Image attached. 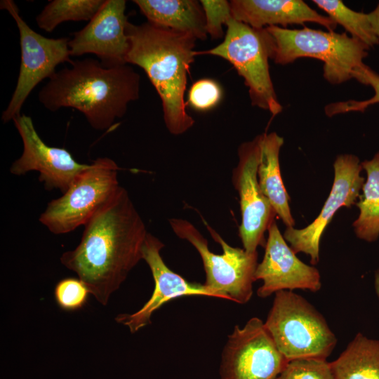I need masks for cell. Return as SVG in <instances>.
Listing matches in <instances>:
<instances>
[{"instance_id": "obj_1", "label": "cell", "mask_w": 379, "mask_h": 379, "mask_svg": "<svg viewBox=\"0 0 379 379\" xmlns=\"http://www.w3.org/2000/svg\"><path fill=\"white\" fill-rule=\"evenodd\" d=\"M127 190L116 193L85 224L78 246L62 253L61 263L75 272L102 305L142 260L147 234Z\"/></svg>"}, {"instance_id": "obj_2", "label": "cell", "mask_w": 379, "mask_h": 379, "mask_svg": "<svg viewBox=\"0 0 379 379\" xmlns=\"http://www.w3.org/2000/svg\"><path fill=\"white\" fill-rule=\"evenodd\" d=\"M140 75L128 64L104 67L93 58L71 62L55 72L40 90L39 102L48 110L72 107L82 113L92 128L107 130L139 98Z\"/></svg>"}, {"instance_id": "obj_3", "label": "cell", "mask_w": 379, "mask_h": 379, "mask_svg": "<svg viewBox=\"0 0 379 379\" xmlns=\"http://www.w3.org/2000/svg\"><path fill=\"white\" fill-rule=\"evenodd\" d=\"M129 49L127 64L142 68L156 89L162 104L168 131L180 135L194 124L186 110L187 76L195 56L192 34L144 22L126 26Z\"/></svg>"}, {"instance_id": "obj_4", "label": "cell", "mask_w": 379, "mask_h": 379, "mask_svg": "<svg viewBox=\"0 0 379 379\" xmlns=\"http://www.w3.org/2000/svg\"><path fill=\"white\" fill-rule=\"evenodd\" d=\"M271 39V59L286 65L300 58H312L324 62L323 76L331 84L353 79L354 71L364 63L369 47L345 32H324L304 27L288 29L267 27Z\"/></svg>"}, {"instance_id": "obj_5", "label": "cell", "mask_w": 379, "mask_h": 379, "mask_svg": "<svg viewBox=\"0 0 379 379\" xmlns=\"http://www.w3.org/2000/svg\"><path fill=\"white\" fill-rule=\"evenodd\" d=\"M264 324L277 347L288 361L326 360L337 345V338L323 315L293 291L274 293Z\"/></svg>"}, {"instance_id": "obj_6", "label": "cell", "mask_w": 379, "mask_h": 379, "mask_svg": "<svg viewBox=\"0 0 379 379\" xmlns=\"http://www.w3.org/2000/svg\"><path fill=\"white\" fill-rule=\"evenodd\" d=\"M223 41L213 48L195 51L197 55H211L230 62L248 88L253 106L276 116L282 106L270 73V36L265 29H255L233 18L227 24Z\"/></svg>"}, {"instance_id": "obj_7", "label": "cell", "mask_w": 379, "mask_h": 379, "mask_svg": "<svg viewBox=\"0 0 379 379\" xmlns=\"http://www.w3.org/2000/svg\"><path fill=\"white\" fill-rule=\"evenodd\" d=\"M169 224L180 239L189 241L199 253L205 273L207 288L218 293L220 298L239 304L247 303L253 295V284L258 265V251L248 253L244 248L232 247L205 222L213 239L223 251L215 254L208 248V241L189 221L171 218Z\"/></svg>"}, {"instance_id": "obj_8", "label": "cell", "mask_w": 379, "mask_h": 379, "mask_svg": "<svg viewBox=\"0 0 379 379\" xmlns=\"http://www.w3.org/2000/svg\"><path fill=\"white\" fill-rule=\"evenodd\" d=\"M111 159L98 158L79 173L63 194L50 201L40 222L55 234L72 232L85 224L118 190V171Z\"/></svg>"}, {"instance_id": "obj_9", "label": "cell", "mask_w": 379, "mask_h": 379, "mask_svg": "<svg viewBox=\"0 0 379 379\" xmlns=\"http://www.w3.org/2000/svg\"><path fill=\"white\" fill-rule=\"evenodd\" d=\"M0 8L7 11L16 23L20 35L21 61L17 84L1 119L6 123L21 114L22 107L33 89L49 79L56 67L69 59L68 37H45L32 29L20 15L12 0L1 1Z\"/></svg>"}, {"instance_id": "obj_10", "label": "cell", "mask_w": 379, "mask_h": 379, "mask_svg": "<svg viewBox=\"0 0 379 379\" xmlns=\"http://www.w3.org/2000/svg\"><path fill=\"white\" fill-rule=\"evenodd\" d=\"M258 317L228 335L220 364L221 379H277L288 363Z\"/></svg>"}, {"instance_id": "obj_11", "label": "cell", "mask_w": 379, "mask_h": 379, "mask_svg": "<svg viewBox=\"0 0 379 379\" xmlns=\"http://www.w3.org/2000/svg\"><path fill=\"white\" fill-rule=\"evenodd\" d=\"M239 161L232 171V184L238 192L241 214L239 236L244 249L257 252L259 246L266 244L265 238L277 215L258 182V168L260 157V135L241 143L238 148Z\"/></svg>"}, {"instance_id": "obj_12", "label": "cell", "mask_w": 379, "mask_h": 379, "mask_svg": "<svg viewBox=\"0 0 379 379\" xmlns=\"http://www.w3.org/2000/svg\"><path fill=\"white\" fill-rule=\"evenodd\" d=\"M333 169V185L318 216L304 228L286 227L283 234L295 253L310 255L313 265L319 261L320 241L326 227L339 208L356 204L364 183V178L361 175L363 168L356 155H338Z\"/></svg>"}, {"instance_id": "obj_13", "label": "cell", "mask_w": 379, "mask_h": 379, "mask_svg": "<svg viewBox=\"0 0 379 379\" xmlns=\"http://www.w3.org/2000/svg\"><path fill=\"white\" fill-rule=\"evenodd\" d=\"M13 121L22 140L23 151L13 162L10 172L21 175L38 171L39 180L46 190L57 189L64 193L74 178L89 164L78 162L65 148L46 145L36 131L30 117L20 114Z\"/></svg>"}, {"instance_id": "obj_14", "label": "cell", "mask_w": 379, "mask_h": 379, "mask_svg": "<svg viewBox=\"0 0 379 379\" xmlns=\"http://www.w3.org/2000/svg\"><path fill=\"white\" fill-rule=\"evenodd\" d=\"M126 8L124 0H105L87 25L69 39L70 55L94 54L106 67L127 64L129 42Z\"/></svg>"}, {"instance_id": "obj_15", "label": "cell", "mask_w": 379, "mask_h": 379, "mask_svg": "<svg viewBox=\"0 0 379 379\" xmlns=\"http://www.w3.org/2000/svg\"><path fill=\"white\" fill-rule=\"evenodd\" d=\"M267 232L265 255L258 264L254 275L255 281H262L257 295L265 298L284 290L319 291L322 285L319 270L296 256L280 232L275 220L271 223Z\"/></svg>"}, {"instance_id": "obj_16", "label": "cell", "mask_w": 379, "mask_h": 379, "mask_svg": "<svg viewBox=\"0 0 379 379\" xmlns=\"http://www.w3.org/2000/svg\"><path fill=\"white\" fill-rule=\"evenodd\" d=\"M164 244L157 237L147 233L143 248L142 260L148 265L154 281L150 298L133 314H119L115 321L126 326L134 333L151 323L152 314L163 305L176 298L203 295L220 298L204 284L190 283L172 271L164 262L160 251Z\"/></svg>"}, {"instance_id": "obj_17", "label": "cell", "mask_w": 379, "mask_h": 379, "mask_svg": "<svg viewBox=\"0 0 379 379\" xmlns=\"http://www.w3.org/2000/svg\"><path fill=\"white\" fill-rule=\"evenodd\" d=\"M230 3L233 18L255 29L314 22L334 31L338 25L302 0H232Z\"/></svg>"}, {"instance_id": "obj_18", "label": "cell", "mask_w": 379, "mask_h": 379, "mask_svg": "<svg viewBox=\"0 0 379 379\" xmlns=\"http://www.w3.org/2000/svg\"><path fill=\"white\" fill-rule=\"evenodd\" d=\"M140 12L154 25L192 34L205 40L206 17L196 0H134Z\"/></svg>"}, {"instance_id": "obj_19", "label": "cell", "mask_w": 379, "mask_h": 379, "mask_svg": "<svg viewBox=\"0 0 379 379\" xmlns=\"http://www.w3.org/2000/svg\"><path fill=\"white\" fill-rule=\"evenodd\" d=\"M284 138L276 132L260 134V157L258 179L263 194L270 202L277 215L286 227H294L295 220L289 206V196L284 185L279 152Z\"/></svg>"}, {"instance_id": "obj_20", "label": "cell", "mask_w": 379, "mask_h": 379, "mask_svg": "<svg viewBox=\"0 0 379 379\" xmlns=\"http://www.w3.org/2000/svg\"><path fill=\"white\" fill-rule=\"evenodd\" d=\"M329 364L334 379H379V340L357 333Z\"/></svg>"}, {"instance_id": "obj_21", "label": "cell", "mask_w": 379, "mask_h": 379, "mask_svg": "<svg viewBox=\"0 0 379 379\" xmlns=\"http://www.w3.org/2000/svg\"><path fill=\"white\" fill-rule=\"evenodd\" d=\"M361 164L367 178L355 204L359 214L352 227L357 238L373 242L379 237V151Z\"/></svg>"}, {"instance_id": "obj_22", "label": "cell", "mask_w": 379, "mask_h": 379, "mask_svg": "<svg viewBox=\"0 0 379 379\" xmlns=\"http://www.w3.org/2000/svg\"><path fill=\"white\" fill-rule=\"evenodd\" d=\"M105 0H54L50 1L36 17L38 27L53 32L67 21H90Z\"/></svg>"}, {"instance_id": "obj_23", "label": "cell", "mask_w": 379, "mask_h": 379, "mask_svg": "<svg viewBox=\"0 0 379 379\" xmlns=\"http://www.w3.org/2000/svg\"><path fill=\"white\" fill-rule=\"evenodd\" d=\"M312 2L337 25L343 26L351 36L360 40L369 48L379 44L368 13L353 11L340 0H313Z\"/></svg>"}, {"instance_id": "obj_24", "label": "cell", "mask_w": 379, "mask_h": 379, "mask_svg": "<svg viewBox=\"0 0 379 379\" xmlns=\"http://www.w3.org/2000/svg\"><path fill=\"white\" fill-rule=\"evenodd\" d=\"M353 79L364 85L370 86L374 95L365 100H349L331 102L324 107V112L328 117L350 112H364L371 105L379 103V74L371 67L363 65L357 69L353 74Z\"/></svg>"}, {"instance_id": "obj_25", "label": "cell", "mask_w": 379, "mask_h": 379, "mask_svg": "<svg viewBox=\"0 0 379 379\" xmlns=\"http://www.w3.org/2000/svg\"><path fill=\"white\" fill-rule=\"evenodd\" d=\"M90 291L79 278L68 277L59 281L55 286L54 296L58 307L65 311H76L86 304Z\"/></svg>"}, {"instance_id": "obj_26", "label": "cell", "mask_w": 379, "mask_h": 379, "mask_svg": "<svg viewBox=\"0 0 379 379\" xmlns=\"http://www.w3.org/2000/svg\"><path fill=\"white\" fill-rule=\"evenodd\" d=\"M277 379H334L329 362L319 359L288 361Z\"/></svg>"}, {"instance_id": "obj_27", "label": "cell", "mask_w": 379, "mask_h": 379, "mask_svg": "<svg viewBox=\"0 0 379 379\" xmlns=\"http://www.w3.org/2000/svg\"><path fill=\"white\" fill-rule=\"evenodd\" d=\"M206 17V29L212 39H220L223 36L222 26L232 19L230 3L225 0H201Z\"/></svg>"}, {"instance_id": "obj_28", "label": "cell", "mask_w": 379, "mask_h": 379, "mask_svg": "<svg viewBox=\"0 0 379 379\" xmlns=\"http://www.w3.org/2000/svg\"><path fill=\"white\" fill-rule=\"evenodd\" d=\"M222 98V89L213 79H202L194 82L188 94V102L194 109L206 111L215 107Z\"/></svg>"}, {"instance_id": "obj_29", "label": "cell", "mask_w": 379, "mask_h": 379, "mask_svg": "<svg viewBox=\"0 0 379 379\" xmlns=\"http://www.w3.org/2000/svg\"><path fill=\"white\" fill-rule=\"evenodd\" d=\"M368 16L373 31L379 42V3L374 10L368 13Z\"/></svg>"}, {"instance_id": "obj_30", "label": "cell", "mask_w": 379, "mask_h": 379, "mask_svg": "<svg viewBox=\"0 0 379 379\" xmlns=\"http://www.w3.org/2000/svg\"><path fill=\"white\" fill-rule=\"evenodd\" d=\"M374 289L379 302V268L375 270L374 274Z\"/></svg>"}]
</instances>
